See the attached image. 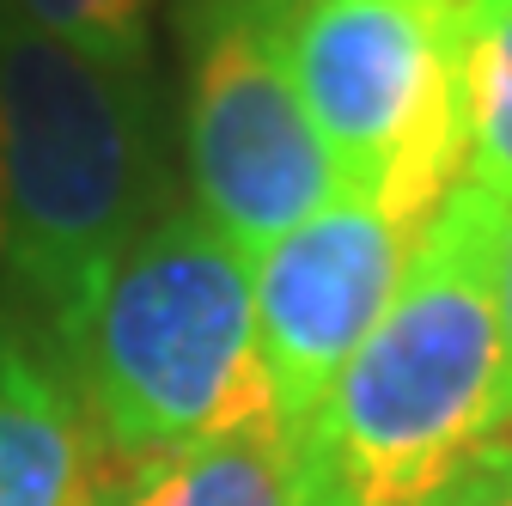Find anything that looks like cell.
<instances>
[{
    "label": "cell",
    "mask_w": 512,
    "mask_h": 506,
    "mask_svg": "<svg viewBox=\"0 0 512 506\" xmlns=\"http://www.w3.org/2000/svg\"><path fill=\"white\" fill-rule=\"evenodd\" d=\"M512 208L458 183L421 226L378 330L299 427V506H433L512 439L500 250Z\"/></svg>",
    "instance_id": "cell-1"
},
{
    "label": "cell",
    "mask_w": 512,
    "mask_h": 506,
    "mask_svg": "<svg viewBox=\"0 0 512 506\" xmlns=\"http://www.w3.org/2000/svg\"><path fill=\"white\" fill-rule=\"evenodd\" d=\"M13 7H19L37 31L61 37L68 49H80V55H92V61L141 68L159 0H13Z\"/></svg>",
    "instance_id": "cell-10"
},
{
    "label": "cell",
    "mask_w": 512,
    "mask_h": 506,
    "mask_svg": "<svg viewBox=\"0 0 512 506\" xmlns=\"http://www.w3.org/2000/svg\"><path fill=\"white\" fill-rule=\"evenodd\" d=\"M476 0H305L281 25L293 86L342 189L409 226L464 183Z\"/></svg>",
    "instance_id": "cell-4"
},
{
    "label": "cell",
    "mask_w": 512,
    "mask_h": 506,
    "mask_svg": "<svg viewBox=\"0 0 512 506\" xmlns=\"http://www.w3.org/2000/svg\"><path fill=\"white\" fill-rule=\"evenodd\" d=\"M500 318H506V354H512V220H506V250H500Z\"/></svg>",
    "instance_id": "cell-13"
},
{
    "label": "cell",
    "mask_w": 512,
    "mask_h": 506,
    "mask_svg": "<svg viewBox=\"0 0 512 506\" xmlns=\"http://www.w3.org/2000/svg\"><path fill=\"white\" fill-rule=\"evenodd\" d=\"M299 7H305V0H171L183 49L196 43V37H208V31H220V25H238V19H256V25H275L281 31Z\"/></svg>",
    "instance_id": "cell-11"
},
{
    "label": "cell",
    "mask_w": 512,
    "mask_h": 506,
    "mask_svg": "<svg viewBox=\"0 0 512 506\" xmlns=\"http://www.w3.org/2000/svg\"><path fill=\"white\" fill-rule=\"evenodd\" d=\"M433 506H512V439H500L476 464H464V476Z\"/></svg>",
    "instance_id": "cell-12"
},
{
    "label": "cell",
    "mask_w": 512,
    "mask_h": 506,
    "mask_svg": "<svg viewBox=\"0 0 512 506\" xmlns=\"http://www.w3.org/2000/svg\"><path fill=\"white\" fill-rule=\"evenodd\" d=\"M159 208L171 196L147 61H92L0 0V305L68 354Z\"/></svg>",
    "instance_id": "cell-2"
},
{
    "label": "cell",
    "mask_w": 512,
    "mask_h": 506,
    "mask_svg": "<svg viewBox=\"0 0 512 506\" xmlns=\"http://www.w3.org/2000/svg\"><path fill=\"white\" fill-rule=\"evenodd\" d=\"M92 446L68 360L0 305V506H86Z\"/></svg>",
    "instance_id": "cell-7"
},
{
    "label": "cell",
    "mask_w": 512,
    "mask_h": 506,
    "mask_svg": "<svg viewBox=\"0 0 512 506\" xmlns=\"http://www.w3.org/2000/svg\"><path fill=\"white\" fill-rule=\"evenodd\" d=\"M421 226L372 196L336 189L293 232L250 257L256 281V342L275 385V409L299 427L342 378L354 348L391 311Z\"/></svg>",
    "instance_id": "cell-6"
},
{
    "label": "cell",
    "mask_w": 512,
    "mask_h": 506,
    "mask_svg": "<svg viewBox=\"0 0 512 506\" xmlns=\"http://www.w3.org/2000/svg\"><path fill=\"white\" fill-rule=\"evenodd\" d=\"M61 360L110 464L287 427L256 342L250 257L189 202L135 232Z\"/></svg>",
    "instance_id": "cell-3"
},
{
    "label": "cell",
    "mask_w": 512,
    "mask_h": 506,
    "mask_svg": "<svg viewBox=\"0 0 512 506\" xmlns=\"http://www.w3.org/2000/svg\"><path fill=\"white\" fill-rule=\"evenodd\" d=\"M86 506H299L293 427H256L92 482Z\"/></svg>",
    "instance_id": "cell-8"
},
{
    "label": "cell",
    "mask_w": 512,
    "mask_h": 506,
    "mask_svg": "<svg viewBox=\"0 0 512 506\" xmlns=\"http://www.w3.org/2000/svg\"><path fill=\"white\" fill-rule=\"evenodd\" d=\"M183 177L189 208L244 257L293 232L342 189L275 25L238 19L189 43Z\"/></svg>",
    "instance_id": "cell-5"
},
{
    "label": "cell",
    "mask_w": 512,
    "mask_h": 506,
    "mask_svg": "<svg viewBox=\"0 0 512 506\" xmlns=\"http://www.w3.org/2000/svg\"><path fill=\"white\" fill-rule=\"evenodd\" d=\"M464 183L512 208V0H476L464 74Z\"/></svg>",
    "instance_id": "cell-9"
}]
</instances>
